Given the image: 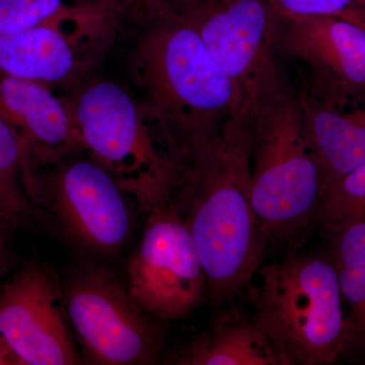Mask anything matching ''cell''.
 <instances>
[{
    "mask_svg": "<svg viewBox=\"0 0 365 365\" xmlns=\"http://www.w3.org/2000/svg\"><path fill=\"white\" fill-rule=\"evenodd\" d=\"M182 145L169 204L192 235L209 295L223 302L248 287L268 242L252 201L248 132L237 116Z\"/></svg>",
    "mask_w": 365,
    "mask_h": 365,
    "instance_id": "cell-1",
    "label": "cell"
},
{
    "mask_svg": "<svg viewBox=\"0 0 365 365\" xmlns=\"http://www.w3.org/2000/svg\"><path fill=\"white\" fill-rule=\"evenodd\" d=\"M124 62L137 95L155 108L182 144L234 120L242 97L181 13L124 16Z\"/></svg>",
    "mask_w": 365,
    "mask_h": 365,
    "instance_id": "cell-2",
    "label": "cell"
},
{
    "mask_svg": "<svg viewBox=\"0 0 365 365\" xmlns=\"http://www.w3.org/2000/svg\"><path fill=\"white\" fill-rule=\"evenodd\" d=\"M66 97L91 157L144 212L168 205L182 145L160 113L126 86L96 78Z\"/></svg>",
    "mask_w": 365,
    "mask_h": 365,
    "instance_id": "cell-3",
    "label": "cell"
},
{
    "mask_svg": "<svg viewBox=\"0 0 365 365\" xmlns=\"http://www.w3.org/2000/svg\"><path fill=\"white\" fill-rule=\"evenodd\" d=\"M252 201L267 241L292 242L314 223L323 196L318 155L292 81L246 106Z\"/></svg>",
    "mask_w": 365,
    "mask_h": 365,
    "instance_id": "cell-4",
    "label": "cell"
},
{
    "mask_svg": "<svg viewBox=\"0 0 365 365\" xmlns=\"http://www.w3.org/2000/svg\"><path fill=\"white\" fill-rule=\"evenodd\" d=\"M256 274L255 321L287 365L331 364L348 352L349 323L331 258L290 255Z\"/></svg>",
    "mask_w": 365,
    "mask_h": 365,
    "instance_id": "cell-5",
    "label": "cell"
},
{
    "mask_svg": "<svg viewBox=\"0 0 365 365\" xmlns=\"http://www.w3.org/2000/svg\"><path fill=\"white\" fill-rule=\"evenodd\" d=\"M124 16L118 0H85L24 32L0 36V73L71 93L95 76Z\"/></svg>",
    "mask_w": 365,
    "mask_h": 365,
    "instance_id": "cell-6",
    "label": "cell"
},
{
    "mask_svg": "<svg viewBox=\"0 0 365 365\" xmlns=\"http://www.w3.org/2000/svg\"><path fill=\"white\" fill-rule=\"evenodd\" d=\"M81 153L45 167L23 165L24 186L31 201L72 241L111 256L131 232L126 194L105 168Z\"/></svg>",
    "mask_w": 365,
    "mask_h": 365,
    "instance_id": "cell-7",
    "label": "cell"
},
{
    "mask_svg": "<svg viewBox=\"0 0 365 365\" xmlns=\"http://www.w3.org/2000/svg\"><path fill=\"white\" fill-rule=\"evenodd\" d=\"M62 294L86 361L136 365L160 360L163 322L137 306L112 271L95 265L72 269Z\"/></svg>",
    "mask_w": 365,
    "mask_h": 365,
    "instance_id": "cell-8",
    "label": "cell"
},
{
    "mask_svg": "<svg viewBox=\"0 0 365 365\" xmlns=\"http://www.w3.org/2000/svg\"><path fill=\"white\" fill-rule=\"evenodd\" d=\"M181 14L239 91L241 111L292 81L278 47L281 16L269 0H189Z\"/></svg>",
    "mask_w": 365,
    "mask_h": 365,
    "instance_id": "cell-9",
    "label": "cell"
},
{
    "mask_svg": "<svg viewBox=\"0 0 365 365\" xmlns=\"http://www.w3.org/2000/svg\"><path fill=\"white\" fill-rule=\"evenodd\" d=\"M127 267L131 299L158 321L184 319L208 294L207 277L192 235L170 204L148 215Z\"/></svg>",
    "mask_w": 365,
    "mask_h": 365,
    "instance_id": "cell-10",
    "label": "cell"
},
{
    "mask_svg": "<svg viewBox=\"0 0 365 365\" xmlns=\"http://www.w3.org/2000/svg\"><path fill=\"white\" fill-rule=\"evenodd\" d=\"M62 288L42 264L30 262L0 287V336L25 365L81 364Z\"/></svg>",
    "mask_w": 365,
    "mask_h": 365,
    "instance_id": "cell-11",
    "label": "cell"
},
{
    "mask_svg": "<svg viewBox=\"0 0 365 365\" xmlns=\"http://www.w3.org/2000/svg\"><path fill=\"white\" fill-rule=\"evenodd\" d=\"M294 86L321 165L324 194L365 163V91L337 85L307 67Z\"/></svg>",
    "mask_w": 365,
    "mask_h": 365,
    "instance_id": "cell-12",
    "label": "cell"
},
{
    "mask_svg": "<svg viewBox=\"0 0 365 365\" xmlns=\"http://www.w3.org/2000/svg\"><path fill=\"white\" fill-rule=\"evenodd\" d=\"M0 118L20 137L24 165L45 167L86 151L66 97L42 83L0 73Z\"/></svg>",
    "mask_w": 365,
    "mask_h": 365,
    "instance_id": "cell-13",
    "label": "cell"
},
{
    "mask_svg": "<svg viewBox=\"0 0 365 365\" xmlns=\"http://www.w3.org/2000/svg\"><path fill=\"white\" fill-rule=\"evenodd\" d=\"M280 54L324 78L365 91V29L331 16H281Z\"/></svg>",
    "mask_w": 365,
    "mask_h": 365,
    "instance_id": "cell-14",
    "label": "cell"
},
{
    "mask_svg": "<svg viewBox=\"0 0 365 365\" xmlns=\"http://www.w3.org/2000/svg\"><path fill=\"white\" fill-rule=\"evenodd\" d=\"M180 365H287L270 338L241 309L220 312L202 333L175 353Z\"/></svg>",
    "mask_w": 365,
    "mask_h": 365,
    "instance_id": "cell-15",
    "label": "cell"
},
{
    "mask_svg": "<svg viewBox=\"0 0 365 365\" xmlns=\"http://www.w3.org/2000/svg\"><path fill=\"white\" fill-rule=\"evenodd\" d=\"M332 260L350 316L349 350L365 352V217L330 230Z\"/></svg>",
    "mask_w": 365,
    "mask_h": 365,
    "instance_id": "cell-16",
    "label": "cell"
},
{
    "mask_svg": "<svg viewBox=\"0 0 365 365\" xmlns=\"http://www.w3.org/2000/svg\"><path fill=\"white\" fill-rule=\"evenodd\" d=\"M25 151L20 137L0 118V211L20 227L47 223V215L29 198L23 181Z\"/></svg>",
    "mask_w": 365,
    "mask_h": 365,
    "instance_id": "cell-17",
    "label": "cell"
},
{
    "mask_svg": "<svg viewBox=\"0 0 365 365\" xmlns=\"http://www.w3.org/2000/svg\"><path fill=\"white\" fill-rule=\"evenodd\" d=\"M365 217V163L326 189L314 223L327 232Z\"/></svg>",
    "mask_w": 365,
    "mask_h": 365,
    "instance_id": "cell-18",
    "label": "cell"
},
{
    "mask_svg": "<svg viewBox=\"0 0 365 365\" xmlns=\"http://www.w3.org/2000/svg\"><path fill=\"white\" fill-rule=\"evenodd\" d=\"M81 1L85 0H0V36L24 32Z\"/></svg>",
    "mask_w": 365,
    "mask_h": 365,
    "instance_id": "cell-19",
    "label": "cell"
},
{
    "mask_svg": "<svg viewBox=\"0 0 365 365\" xmlns=\"http://www.w3.org/2000/svg\"><path fill=\"white\" fill-rule=\"evenodd\" d=\"M282 16H331L365 29V0H269Z\"/></svg>",
    "mask_w": 365,
    "mask_h": 365,
    "instance_id": "cell-20",
    "label": "cell"
},
{
    "mask_svg": "<svg viewBox=\"0 0 365 365\" xmlns=\"http://www.w3.org/2000/svg\"><path fill=\"white\" fill-rule=\"evenodd\" d=\"M20 225L11 216L0 211V287L11 276L16 263L14 232Z\"/></svg>",
    "mask_w": 365,
    "mask_h": 365,
    "instance_id": "cell-21",
    "label": "cell"
},
{
    "mask_svg": "<svg viewBox=\"0 0 365 365\" xmlns=\"http://www.w3.org/2000/svg\"><path fill=\"white\" fill-rule=\"evenodd\" d=\"M189 0H118L125 16H153L177 11L181 13Z\"/></svg>",
    "mask_w": 365,
    "mask_h": 365,
    "instance_id": "cell-22",
    "label": "cell"
},
{
    "mask_svg": "<svg viewBox=\"0 0 365 365\" xmlns=\"http://www.w3.org/2000/svg\"><path fill=\"white\" fill-rule=\"evenodd\" d=\"M0 365H25L1 336H0Z\"/></svg>",
    "mask_w": 365,
    "mask_h": 365,
    "instance_id": "cell-23",
    "label": "cell"
}]
</instances>
